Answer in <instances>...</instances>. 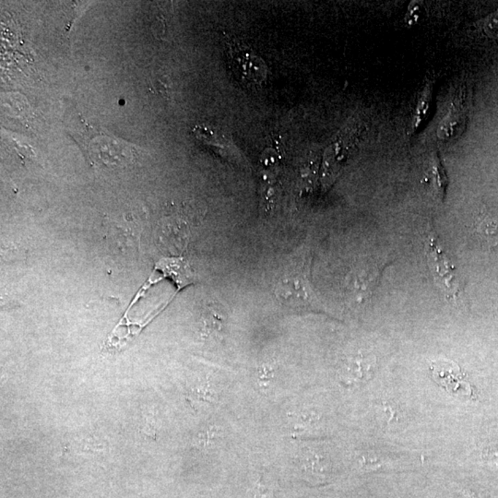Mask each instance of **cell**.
Returning a JSON list of instances; mask_svg holds the SVG:
<instances>
[{
    "instance_id": "1",
    "label": "cell",
    "mask_w": 498,
    "mask_h": 498,
    "mask_svg": "<svg viewBox=\"0 0 498 498\" xmlns=\"http://www.w3.org/2000/svg\"><path fill=\"white\" fill-rule=\"evenodd\" d=\"M310 257H294L281 270L274 283L278 301L293 310H316L319 301L310 283Z\"/></svg>"
},
{
    "instance_id": "2",
    "label": "cell",
    "mask_w": 498,
    "mask_h": 498,
    "mask_svg": "<svg viewBox=\"0 0 498 498\" xmlns=\"http://www.w3.org/2000/svg\"><path fill=\"white\" fill-rule=\"evenodd\" d=\"M78 122L73 138L83 146L94 164L121 166L131 161L133 150L128 143L108 134H102L101 131H96V129L83 121Z\"/></svg>"
},
{
    "instance_id": "3",
    "label": "cell",
    "mask_w": 498,
    "mask_h": 498,
    "mask_svg": "<svg viewBox=\"0 0 498 498\" xmlns=\"http://www.w3.org/2000/svg\"><path fill=\"white\" fill-rule=\"evenodd\" d=\"M424 252L430 272L434 278L435 285L442 293L444 299L452 304H458L464 294V286L459 278L458 269L452 262L451 257L446 252L440 238L433 228L430 229L426 235Z\"/></svg>"
},
{
    "instance_id": "4",
    "label": "cell",
    "mask_w": 498,
    "mask_h": 498,
    "mask_svg": "<svg viewBox=\"0 0 498 498\" xmlns=\"http://www.w3.org/2000/svg\"><path fill=\"white\" fill-rule=\"evenodd\" d=\"M226 45L230 67L235 77L246 87H261L268 73L263 59L235 38L227 40Z\"/></svg>"
},
{
    "instance_id": "5",
    "label": "cell",
    "mask_w": 498,
    "mask_h": 498,
    "mask_svg": "<svg viewBox=\"0 0 498 498\" xmlns=\"http://www.w3.org/2000/svg\"><path fill=\"white\" fill-rule=\"evenodd\" d=\"M430 372L435 382L449 394L464 399L473 396V387L467 380L461 367L452 360H435L430 365Z\"/></svg>"
},
{
    "instance_id": "6",
    "label": "cell",
    "mask_w": 498,
    "mask_h": 498,
    "mask_svg": "<svg viewBox=\"0 0 498 498\" xmlns=\"http://www.w3.org/2000/svg\"><path fill=\"white\" fill-rule=\"evenodd\" d=\"M377 367V359L375 356H365L361 353L349 357L343 362L340 370V378L343 382L348 385L367 382L372 377Z\"/></svg>"
},
{
    "instance_id": "7",
    "label": "cell",
    "mask_w": 498,
    "mask_h": 498,
    "mask_svg": "<svg viewBox=\"0 0 498 498\" xmlns=\"http://www.w3.org/2000/svg\"><path fill=\"white\" fill-rule=\"evenodd\" d=\"M155 269L159 270L164 277L171 279L178 291L196 281V274L191 263L182 257L162 258L156 262Z\"/></svg>"
},
{
    "instance_id": "8",
    "label": "cell",
    "mask_w": 498,
    "mask_h": 498,
    "mask_svg": "<svg viewBox=\"0 0 498 498\" xmlns=\"http://www.w3.org/2000/svg\"><path fill=\"white\" fill-rule=\"evenodd\" d=\"M354 131H343L336 138L335 142L330 145L326 156V167L325 173L332 178L339 171L342 164L354 144Z\"/></svg>"
},
{
    "instance_id": "9",
    "label": "cell",
    "mask_w": 498,
    "mask_h": 498,
    "mask_svg": "<svg viewBox=\"0 0 498 498\" xmlns=\"http://www.w3.org/2000/svg\"><path fill=\"white\" fill-rule=\"evenodd\" d=\"M464 107L459 102H455L446 113L445 118L441 120L437 129L438 139L448 140L457 136L462 131L465 122Z\"/></svg>"
},
{
    "instance_id": "10",
    "label": "cell",
    "mask_w": 498,
    "mask_h": 498,
    "mask_svg": "<svg viewBox=\"0 0 498 498\" xmlns=\"http://www.w3.org/2000/svg\"><path fill=\"white\" fill-rule=\"evenodd\" d=\"M302 459V470L308 479L324 480L327 473V464L321 456L316 453H305Z\"/></svg>"
},
{
    "instance_id": "11",
    "label": "cell",
    "mask_w": 498,
    "mask_h": 498,
    "mask_svg": "<svg viewBox=\"0 0 498 498\" xmlns=\"http://www.w3.org/2000/svg\"><path fill=\"white\" fill-rule=\"evenodd\" d=\"M431 181L435 195H437L441 200L445 199L446 189H448V177H446V173L445 169H444L443 164L441 162L440 157L438 156H435L434 160H433Z\"/></svg>"
},
{
    "instance_id": "12",
    "label": "cell",
    "mask_w": 498,
    "mask_h": 498,
    "mask_svg": "<svg viewBox=\"0 0 498 498\" xmlns=\"http://www.w3.org/2000/svg\"><path fill=\"white\" fill-rule=\"evenodd\" d=\"M432 85H426L424 87L423 93L421 94L420 99L418 105H416L415 112H414L413 119V129L418 131L424 123L427 118V113L430 109L432 100Z\"/></svg>"
},
{
    "instance_id": "13",
    "label": "cell",
    "mask_w": 498,
    "mask_h": 498,
    "mask_svg": "<svg viewBox=\"0 0 498 498\" xmlns=\"http://www.w3.org/2000/svg\"><path fill=\"white\" fill-rule=\"evenodd\" d=\"M254 498H272L273 486L265 481L264 476H259L253 489Z\"/></svg>"
},
{
    "instance_id": "14",
    "label": "cell",
    "mask_w": 498,
    "mask_h": 498,
    "mask_svg": "<svg viewBox=\"0 0 498 498\" xmlns=\"http://www.w3.org/2000/svg\"><path fill=\"white\" fill-rule=\"evenodd\" d=\"M274 369L272 365H264L259 368L258 383L262 389L268 388L274 378Z\"/></svg>"
},
{
    "instance_id": "15",
    "label": "cell",
    "mask_w": 498,
    "mask_h": 498,
    "mask_svg": "<svg viewBox=\"0 0 498 498\" xmlns=\"http://www.w3.org/2000/svg\"><path fill=\"white\" fill-rule=\"evenodd\" d=\"M481 29L484 34L491 35V36L498 34V12L489 16L483 21Z\"/></svg>"
}]
</instances>
